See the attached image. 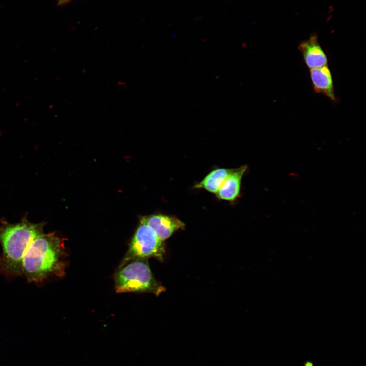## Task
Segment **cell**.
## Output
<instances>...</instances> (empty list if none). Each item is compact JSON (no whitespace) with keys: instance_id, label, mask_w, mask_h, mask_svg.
Wrapping results in <instances>:
<instances>
[{"instance_id":"6da1fadb","label":"cell","mask_w":366,"mask_h":366,"mask_svg":"<svg viewBox=\"0 0 366 366\" xmlns=\"http://www.w3.org/2000/svg\"><path fill=\"white\" fill-rule=\"evenodd\" d=\"M64 239L55 232L37 235L24 255L22 275L29 282L40 283L51 275L62 277L66 269Z\"/></svg>"},{"instance_id":"7a4b0ae2","label":"cell","mask_w":366,"mask_h":366,"mask_svg":"<svg viewBox=\"0 0 366 366\" xmlns=\"http://www.w3.org/2000/svg\"><path fill=\"white\" fill-rule=\"evenodd\" d=\"M0 225V272L7 276L22 275V260L32 240L43 232L44 222H30L25 215L12 224L2 219Z\"/></svg>"},{"instance_id":"3957f363","label":"cell","mask_w":366,"mask_h":366,"mask_svg":"<svg viewBox=\"0 0 366 366\" xmlns=\"http://www.w3.org/2000/svg\"><path fill=\"white\" fill-rule=\"evenodd\" d=\"M114 277L117 293L147 292L156 296L165 288L154 277L146 259L132 261L120 267Z\"/></svg>"},{"instance_id":"277c9868","label":"cell","mask_w":366,"mask_h":366,"mask_svg":"<svg viewBox=\"0 0 366 366\" xmlns=\"http://www.w3.org/2000/svg\"><path fill=\"white\" fill-rule=\"evenodd\" d=\"M164 253L163 241L149 226L141 222L131 240L120 267L130 261L151 257L163 260Z\"/></svg>"},{"instance_id":"5b68a950","label":"cell","mask_w":366,"mask_h":366,"mask_svg":"<svg viewBox=\"0 0 366 366\" xmlns=\"http://www.w3.org/2000/svg\"><path fill=\"white\" fill-rule=\"evenodd\" d=\"M140 222L149 226L162 241L177 231L183 229L185 226L176 216L160 214L143 216L140 218Z\"/></svg>"},{"instance_id":"8992f818","label":"cell","mask_w":366,"mask_h":366,"mask_svg":"<svg viewBox=\"0 0 366 366\" xmlns=\"http://www.w3.org/2000/svg\"><path fill=\"white\" fill-rule=\"evenodd\" d=\"M298 49L310 69L327 65V56L319 44L316 36L313 35L302 41L299 44Z\"/></svg>"},{"instance_id":"52a82bcc","label":"cell","mask_w":366,"mask_h":366,"mask_svg":"<svg viewBox=\"0 0 366 366\" xmlns=\"http://www.w3.org/2000/svg\"><path fill=\"white\" fill-rule=\"evenodd\" d=\"M247 168L243 165L234 169L216 193L219 199L233 201L239 197L242 179Z\"/></svg>"},{"instance_id":"ba28073f","label":"cell","mask_w":366,"mask_h":366,"mask_svg":"<svg viewBox=\"0 0 366 366\" xmlns=\"http://www.w3.org/2000/svg\"><path fill=\"white\" fill-rule=\"evenodd\" d=\"M310 78L316 93H321L335 101L332 76L327 65L310 69Z\"/></svg>"},{"instance_id":"9c48e42d","label":"cell","mask_w":366,"mask_h":366,"mask_svg":"<svg viewBox=\"0 0 366 366\" xmlns=\"http://www.w3.org/2000/svg\"><path fill=\"white\" fill-rule=\"evenodd\" d=\"M234 169L217 168L210 172L201 181L195 184L194 188L203 189L216 194Z\"/></svg>"},{"instance_id":"30bf717a","label":"cell","mask_w":366,"mask_h":366,"mask_svg":"<svg viewBox=\"0 0 366 366\" xmlns=\"http://www.w3.org/2000/svg\"><path fill=\"white\" fill-rule=\"evenodd\" d=\"M72 0H58L57 4L58 5H62L70 2Z\"/></svg>"}]
</instances>
